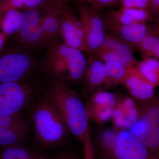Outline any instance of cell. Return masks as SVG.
<instances>
[{"label":"cell","mask_w":159,"mask_h":159,"mask_svg":"<svg viewBox=\"0 0 159 159\" xmlns=\"http://www.w3.org/2000/svg\"><path fill=\"white\" fill-rule=\"evenodd\" d=\"M150 0H119L121 8L147 9Z\"/></svg>","instance_id":"f1b7e54d"},{"label":"cell","mask_w":159,"mask_h":159,"mask_svg":"<svg viewBox=\"0 0 159 159\" xmlns=\"http://www.w3.org/2000/svg\"><path fill=\"white\" fill-rule=\"evenodd\" d=\"M78 3L89 5L98 10L113 8L119 6V0H74Z\"/></svg>","instance_id":"484cf974"},{"label":"cell","mask_w":159,"mask_h":159,"mask_svg":"<svg viewBox=\"0 0 159 159\" xmlns=\"http://www.w3.org/2000/svg\"><path fill=\"white\" fill-rule=\"evenodd\" d=\"M119 132L120 131L114 129H106L99 134L97 143L102 157L114 158Z\"/></svg>","instance_id":"7402d4cb"},{"label":"cell","mask_w":159,"mask_h":159,"mask_svg":"<svg viewBox=\"0 0 159 159\" xmlns=\"http://www.w3.org/2000/svg\"><path fill=\"white\" fill-rule=\"evenodd\" d=\"M102 18L106 30L119 36L134 48L142 43L151 33V28L146 23L127 25L116 22L104 16Z\"/></svg>","instance_id":"5bb4252c"},{"label":"cell","mask_w":159,"mask_h":159,"mask_svg":"<svg viewBox=\"0 0 159 159\" xmlns=\"http://www.w3.org/2000/svg\"><path fill=\"white\" fill-rule=\"evenodd\" d=\"M84 159H94L95 154V146L91 140V134L88 135L84 140Z\"/></svg>","instance_id":"f546056e"},{"label":"cell","mask_w":159,"mask_h":159,"mask_svg":"<svg viewBox=\"0 0 159 159\" xmlns=\"http://www.w3.org/2000/svg\"><path fill=\"white\" fill-rule=\"evenodd\" d=\"M6 40V38L0 31V51L4 47Z\"/></svg>","instance_id":"e575fe53"},{"label":"cell","mask_w":159,"mask_h":159,"mask_svg":"<svg viewBox=\"0 0 159 159\" xmlns=\"http://www.w3.org/2000/svg\"><path fill=\"white\" fill-rule=\"evenodd\" d=\"M29 113L31 130L41 146L50 148L63 145L70 133L58 109L44 91Z\"/></svg>","instance_id":"6da1fadb"},{"label":"cell","mask_w":159,"mask_h":159,"mask_svg":"<svg viewBox=\"0 0 159 159\" xmlns=\"http://www.w3.org/2000/svg\"><path fill=\"white\" fill-rule=\"evenodd\" d=\"M139 72L155 88L159 86V59L145 57L136 66Z\"/></svg>","instance_id":"44dd1931"},{"label":"cell","mask_w":159,"mask_h":159,"mask_svg":"<svg viewBox=\"0 0 159 159\" xmlns=\"http://www.w3.org/2000/svg\"><path fill=\"white\" fill-rule=\"evenodd\" d=\"M69 0H53L52 1V7H54L57 11L61 12L64 6L66 4Z\"/></svg>","instance_id":"836d02e7"},{"label":"cell","mask_w":159,"mask_h":159,"mask_svg":"<svg viewBox=\"0 0 159 159\" xmlns=\"http://www.w3.org/2000/svg\"><path fill=\"white\" fill-rule=\"evenodd\" d=\"M53 0H25L24 10L26 9H46L52 5Z\"/></svg>","instance_id":"83f0119b"},{"label":"cell","mask_w":159,"mask_h":159,"mask_svg":"<svg viewBox=\"0 0 159 159\" xmlns=\"http://www.w3.org/2000/svg\"><path fill=\"white\" fill-rule=\"evenodd\" d=\"M39 67L31 52L4 47L0 51V84L30 80Z\"/></svg>","instance_id":"5b68a950"},{"label":"cell","mask_w":159,"mask_h":159,"mask_svg":"<svg viewBox=\"0 0 159 159\" xmlns=\"http://www.w3.org/2000/svg\"><path fill=\"white\" fill-rule=\"evenodd\" d=\"M46 47V55L40 67L51 81L68 85L83 80L87 63L82 51L57 40Z\"/></svg>","instance_id":"7a4b0ae2"},{"label":"cell","mask_w":159,"mask_h":159,"mask_svg":"<svg viewBox=\"0 0 159 159\" xmlns=\"http://www.w3.org/2000/svg\"><path fill=\"white\" fill-rule=\"evenodd\" d=\"M99 48L114 51L123 57L130 66H136L139 61L134 55V48L116 34L109 32Z\"/></svg>","instance_id":"9a60e30c"},{"label":"cell","mask_w":159,"mask_h":159,"mask_svg":"<svg viewBox=\"0 0 159 159\" xmlns=\"http://www.w3.org/2000/svg\"><path fill=\"white\" fill-rule=\"evenodd\" d=\"M104 63L108 69L110 88L125 83L129 77L139 71L136 66H125L112 62Z\"/></svg>","instance_id":"d6986e66"},{"label":"cell","mask_w":159,"mask_h":159,"mask_svg":"<svg viewBox=\"0 0 159 159\" xmlns=\"http://www.w3.org/2000/svg\"><path fill=\"white\" fill-rule=\"evenodd\" d=\"M147 10L152 20L159 22V0H150Z\"/></svg>","instance_id":"1f68e13d"},{"label":"cell","mask_w":159,"mask_h":159,"mask_svg":"<svg viewBox=\"0 0 159 159\" xmlns=\"http://www.w3.org/2000/svg\"><path fill=\"white\" fill-rule=\"evenodd\" d=\"M111 119L114 125L118 128L130 129L133 125L128 120L126 116L116 107Z\"/></svg>","instance_id":"4316f807"},{"label":"cell","mask_w":159,"mask_h":159,"mask_svg":"<svg viewBox=\"0 0 159 159\" xmlns=\"http://www.w3.org/2000/svg\"><path fill=\"white\" fill-rule=\"evenodd\" d=\"M20 20L21 12L18 9H10L0 14V31L6 40L16 33Z\"/></svg>","instance_id":"ffe728a7"},{"label":"cell","mask_w":159,"mask_h":159,"mask_svg":"<svg viewBox=\"0 0 159 159\" xmlns=\"http://www.w3.org/2000/svg\"><path fill=\"white\" fill-rule=\"evenodd\" d=\"M34 159H51V157L45 153H38Z\"/></svg>","instance_id":"d590c367"},{"label":"cell","mask_w":159,"mask_h":159,"mask_svg":"<svg viewBox=\"0 0 159 159\" xmlns=\"http://www.w3.org/2000/svg\"><path fill=\"white\" fill-rule=\"evenodd\" d=\"M77 9L89 53H91L101 46L105 39L107 32L102 16L99 10L87 4L78 3Z\"/></svg>","instance_id":"9c48e42d"},{"label":"cell","mask_w":159,"mask_h":159,"mask_svg":"<svg viewBox=\"0 0 159 159\" xmlns=\"http://www.w3.org/2000/svg\"><path fill=\"white\" fill-rule=\"evenodd\" d=\"M0 148V159H29L38 154L25 145H9Z\"/></svg>","instance_id":"603a6c76"},{"label":"cell","mask_w":159,"mask_h":159,"mask_svg":"<svg viewBox=\"0 0 159 159\" xmlns=\"http://www.w3.org/2000/svg\"><path fill=\"white\" fill-rule=\"evenodd\" d=\"M117 97L110 92L99 91L86 101L85 107L89 119L102 125L111 119Z\"/></svg>","instance_id":"8fae6325"},{"label":"cell","mask_w":159,"mask_h":159,"mask_svg":"<svg viewBox=\"0 0 159 159\" xmlns=\"http://www.w3.org/2000/svg\"><path fill=\"white\" fill-rule=\"evenodd\" d=\"M94 59L101 61L103 62L117 63L125 66H130L125 59L114 51L99 48L91 53Z\"/></svg>","instance_id":"d4e9b609"},{"label":"cell","mask_w":159,"mask_h":159,"mask_svg":"<svg viewBox=\"0 0 159 159\" xmlns=\"http://www.w3.org/2000/svg\"><path fill=\"white\" fill-rule=\"evenodd\" d=\"M158 24L154 29H151V34L156 36H159V22Z\"/></svg>","instance_id":"8d00e7d4"},{"label":"cell","mask_w":159,"mask_h":159,"mask_svg":"<svg viewBox=\"0 0 159 159\" xmlns=\"http://www.w3.org/2000/svg\"><path fill=\"white\" fill-rule=\"evenodd\" d=\"M61 12L51 6L46 10V14L41 16L40 26L46 46L61 36L60 16Z\"/></svg>","instance_id":"2e32d148"},{"label":"cell","mask_w":159,"mask_h":159,"mask_svg":"<svg viewBox=\"0 0 159 159\" xmlns=\"http://www.w3.org/2000/svg\"><path fill=\"white\" fill-rule=\"evenodd\" d=\"M116 159H159L130 131H120L114 152Z\"/></svg>","instance_id":"7c38bea8"},{"label":"cell","mask_w":159,"mask_h":159,"mask_svg":"<svg viewBox=\"0 0 159 159\" xmlns=\"http://www.w3.org/2000/svg\"><path fill=\"white\" fill-rule=\"evenodd\" d=\"M83 80V94L86 101L98 91L110 88L108 69L98 60L94 59L87 66Z\"/></svg>","instance_id":"4fadbf2b"},{"label":"cell","mask_w":159,"mask_h":159,"mask_svg":"<svg viewBox=\"0 0 159 159\" xmlns=\"http://www.w3.org/2000/svg\"><path fill=\"white\" fill-rule=\"evenodd\" d=\"M54 159H78L74 154L67 152H62L57 153Z\"/></svg>","instance_id":"d6a6232c"},{"label":"cell","mask_w":159,"mask_h":159,"mask_svg":"<svg viewBox=\"0 0 159 159\" xmlns=\"http://www.w3.org/2000/svg\"><path fill=\"white\" fill-rule=\"evenodd\" d=\"M31 130L30 122L24 113H0V147L25 145Z\"/></svg>","instance_id":"ba28073f"},{"label":"cell","mask_w":159,"mask_h":159,"mask_svg":"<svg viewBox=\"0 0 159 159\" xmlns=\"http://www.w3.org/2000/svg\"><path fill=\"white\" fill-rule=\"evenodd\" d=\"M102 159H116L115 158L108 157H102Z\"/></svg>","instance_id":"f35d334b"},{"label":"cell","mask_w":159,"mask_h":159,"mask_svg":"<svg viewBox=\"0 0 159 159\" xmlns=\"http://www.w3.org/2000/svg\"><path fill=\"white\" fill-rule=\"evenodd\" d=\"M138 120L129 131L145 145L152 153L159 157V98L141 100Z\"/></svg>","instance_id":"8992f818"},{"label":"cell","mask_w":159,"mask_h":159,"mask_svg":"<svg viewBox=\"0 0 159 159\" xmlns=\"http://www.w3.org/2000/svg\"><path fill=\"white\" fill-rule=\"evenodd\" d=\"M3 2L4 0H0V14L3 12Z\"/></svg>","instance_id":"74e56055"},{"label":"cell","mask_w":159,"mask_h":159,"mask_svg":"<svg viewBox=\"0 0 159 159\" xmlns=\"http://www.w3.org/2000/svg\"><path fill=\"white\" fill-rule=\"evenodd\" d=\"M60 32L66 44L81 51L89 52L80 20L66 4L61 14Z\"/></svg>","instance_id":"30bf717a"},{"label":"cell","mask_w":159,"mask_h":159,"mask_svg":"<svg viewBox=\"0 0 159 159\" xmlns=\"http://www.w3.org/2000/svg\"><path fill=\"white\" fill-rule=\"evenodd\" d=\"M41 16L39 9H26L21 12L19 27L12 36L14 47L11 48L31 52L46 46L40 26Z\"/></svg>","instance_id":"52a82bcc"},{"label":"cell","mask_w":159,"mask_h":159,"mask_svg":"<svg viewBox=\"0 0 159 159\" xmlns=\"http://www.w3.org/2000/svg\"><path fill=\"white\" fill-rule=\"evenodd\" d=\"M25 0H4L3 12L10 9H23Z\"/></svg>","instance_id":"4dcf8cb0"},{"label":"cell","mask_w":159,"mask_h":159,"mask_svg":"<svg viewBox=\"0 0 159 159\" xmlns=\"http://www.w3.org/2000/svg\"><path fill=\"white\" fill-rule=\"evenodd\" d=\"M44 91L40 83L31 80L0 84V113L30 112Z\"/></svg>","instance_id":"277c9868"},{"label":"cell","mask_w":159,"mask_h":159,"mask_svg":"<svg viewBox=\"0 0 159 159\" xmlns=\"http://www.w3.org/2000/svg\"><path fill=\"white\" fill-rule=\"evenodd\" d=\"M134 48L147 57L159 59V36L150 34Z\"/></svg>","instance_id":"cb8c5ba5"},{"label":"cell","mask_w":159,"mask_h":159,"mask_svg":"<svg viewBox=\"0 0 159 159\" xmlns=\"http://www.w3.org/2000/svg\"><path fill=\"white\" fill-rule=\"evenodd\" d=\"M104 16L116 22L127 25L146 23L152 20L147 9L121 8L119 10L110 11Z\"/></svg>","instance_id":"ac0fdd59"},{"label":"cell","mask_w":159,"mask_h":159,"mask_svg":"<svg viewBox=\"0 0 159 159\" xmlns=\"http://www.w3.org/2000/svg\"><path fill=\"white\" fill-rule=\"evenodd\" d=\"M124 84L132 95L139 100H148L154 97L155 88L139 71L129 77Z\"/></svg>","instance_id":"e0dca14e"},{"label":"cell","mask_w":159,"mask_h":159,"mask_svg":"<svg viewBox=\"0 0 159 159\" xmlns=\"http://www.w3.org/2000/svg\"><path fill=\"white\" fill-rule=\"evenodd\" d=\"M44 92L58 109L70 133L83 142L90 132L85 105L79 94L58 81H51Z\"/></svg>","instance_id":"3957f363"}]
</instances>
